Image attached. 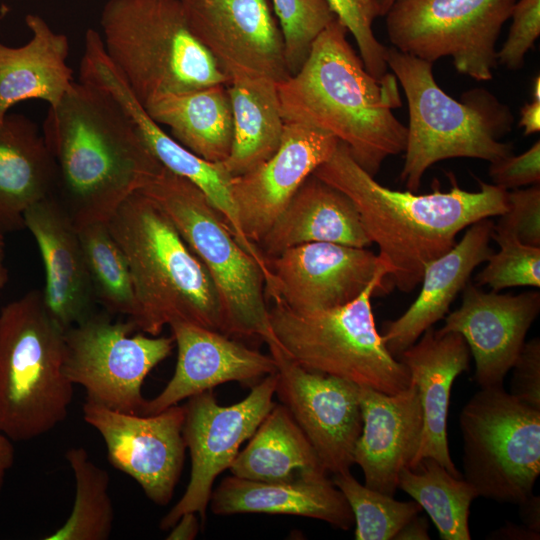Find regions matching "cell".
Wrapping results in <instances>:
<instances>
[{
	"label": "cell",
	"mask_w": 540,
	"mask_h": 540,
	"mask_svg": "<svg viewBox=\"0 0 540 540\" xmlns=\"http://www.w3.org/2000/svg\"><path fill=\"white\" fill-rule=\"evenodd\" d=\"M42 134L56 166L54 194L75 225L107 222L163 168L119 103L80 80L48 108Z\"/></svg>",
	"instance_id": "obj_1"
},
{
	"label": "cell",
	"mask_w": 540,
	"mask_h": 540,
	"mask_svg": "<svg viewBox=\"0 0 540 540\" xmlns=\"http://www.w3.org/2000/svg\"><path fill=\"white\" fill-rule=\"evenodd\" d=\"M312 174L353 201L379 248L386 280L404 293L420 284L425 266L449 251L462 230L507 209V190L483 181L476 192L461 189L454 178L447 192L439 187L428 194L387 188L355 162L341 141Z\"/></svg>",
	"instance_id": "obj_2"
},
{
	"label": "cell",
	"mask_w": 540,
	"mask_h": 540,
	"mask_svg": "<svg viewBox=\"0 0 540 540\" xmlns=\"http://www.w3.org/2000/svg\"><path fill=\"white\" fill-rule=\"evenodd\" d=\"M335 18L314 40L302 67L277 84L285 123L319 128L345 143L375 177L384 160L404 152L407 127L392 110L402 105L397 78L373 77Z\"/></svg>",
	"instance_id": "obj_3"
},
{
	"label": "cell",
	"mask_w": 540,
	"mask_h": 540,
	"mask_svg": "<svg viewBox=\"0 0 540 540\" xmlns=\"http://www.w3.org/2000/svg\"><path fill=\"white\" fill-rule=\"evenodd\" d=\"M107 226L129 265L136 329L158 336L165 325L185 321L223 333L221 304L208 271L151 198L133 193Z\"/></svg>",
	"instance_id": "obj_4"
},
{
	"label": "cell",
	"mask_w": 540,
	"mask_h": 540,
	"mask_svg": "<svg viewBox=\"0 0 540 540\" xmlns=\"http://www.w3.org/2000/svg\"><path fill=\"white\" fill-rule=\"evenodd\" d=\"M387 64L408 103L400 173L408 191H418L426 170L438 161L467 157L491 163L513 154L512 144L500 141L510 131L513 115L489 91L475 88L458 101L439 87L432 63L394 47L388 48Z\"/></svg>",
	"instance_id": "obj_5"
},
{
	"label": "cell",
	"mask_w": 540,
	"mask_h": 540,
	"mask_svg": "<svg viewBox=\"0 0 540 540\" xmlns=\"http://www.w3.org/2000/svg\"><path fill=\"white\" fill-rule=\"evenodd\" d=\"M64 332L40 290L0 311V433L12 442L38 438L68 416L74 385L64 372Z\"/></svg>",
	"instance_id": "obj_6"
},
{
	"label": "cell",
	"mask_w": 540,
	"mask_h": 540,
	"mask_svg": "<svg viewBox=\"0 0 540 540\" xmlns=\"http://www.w3.org/2000/svg\"><path fill=\"white\" fill-rule=\"evenodd\" d=\"M100 25L107 57L142 105L157 94L229 83L180 0H108Z\"/></svg>",
	"instance_id": "obj_7"
},
{
	"label": "cell",
	"mask_w": 540,
	"mask_h": 540,
	"mask_svg": "<svg viewBox=\"0 0 540 540\" xmlns=\"http://www.w3.org/2000/svg\"><path fill=\"white\" fill-rule=\"evenodd\" d=\"M385 279L381 271L355 300L327 310L295 311L272 300L268 317L278 346L311 372L387 394L408 388L409 371L387 349L372 312V296L388 291Z\"/></svg>",
	"instance_id": "obj_8"
},
{
	"label": "cell",
	"mask_w": 540,
	"mask_h": 540,
	"mask_svg": "<svg viewBox=\"0 0 540 540\" xmlns=\"http://www.w3.org/2000/svg\"><path fill=\"white\" fill-rule=\"evenodd\" d=\"M140 192L166 213L208 271L221 304L223 333L277 344L265 293L271 276L239 245L203 192L165 167Z\"/></svg>",
	"instance_id": "obj_9"
},
{
	"label": "cell",
	"mask_w": 540,
	"mask_h": 540,
	"mask_svg": "<svg viewBox=\"0 0 540 540\" xmlns=\"http://www.w3.org/2000/svg\"><path fill=\"white\" fill-rule=\"evenodd\" d=\"M463 478L478 497L519 504L540 474V409L503 389L481 388L459 416Z\"/></svg>",
	"instance_id": "obj_10"
},
{
	"label": "cell",
	"mask_w": 540,
	"mask_h": 540,
	"mask_svg": "<svg viewBox=\"0 0 540 540\" xmlns=\"http://www.w3.org/2000/svg\"><path fill=\"white\" fill-rule=\"evenodd\" d=\"M516 0H395L386 13L397 50L435 62L450 56L455 69L478 81L493 77L496 41Z\"/></svg>",
	"instance_id": "obj_11"
},
{
	"label": "cell",
	"mask_w": 540,
	"mask_h": 540,
	"mask_svg": "<svg viewBox=\"0 0 540 540\" xmlns=\"http://www.w3.org/2000/svg\"><path fill=\"white\" fill-rule=\"evenodd\" d=\"M129 320L114 322L94 313L64 332V372L86 391V400L106 408L140 414L146 399L142 385L148 374L170 354L172 335H131Z\"/></svg>",
	"instance_id": "obj_12"
},
{
	"label": "cell",
	"mask_w": 540,
	"mask_h": 540,
	"mask_svg": "<svg viewBox=\"0 0 540 540\" xmlns=\"http://www.w3.org/2000/svg\"><path fill=\"white\" fill-rule=\"evenodd\" d=\"M276 383L275 372L253 385L242 401L229 406L219 405L212 389L188 398L182 433L191 456L190 479L182 497L161 519V530L170 529L188 512L205 522L215 479L230 468L241 444L275 405Z\"/></svg>",
	"instance_id": "obj_13"
},
{
	"label": "cell",
	"mask_w": 540,
	"mask_h": 540,
	"mask_svg": "<svg viewBox=\"0 0 540 540\" xmlns=\"http://www.w3.org/2000/svg\"><path fill=\"white\" fill-rule=\"evenodd\" d=\"M84 421L104 440L107 459L134 479L156 505H167L180 479L186 452L184 405L152 415L112 410L87 401Z\"/></svg>",
	"instance_id": "obj_14"
},
{
	"label": "cell",
	"mask_w": 540,
	"mask_h": 540,
	"mask_svg": "<svg viewBox=\"0 0 540 540\" xmlns=\"http://www.w3.org/2000/svg\"><path fill=\"white\" fill-rule=\"evenodd\" d=\"M277 364L275 394L290 412L328 473L350 471L362 431L359 386L308 371L278 344H267Z\"/></svg>",
	"instance_id": "obj_15"
},
{
	"label": "cell",
	"mask_w": 540,
	"mask_h": 540,
	"mask_svg": "<svg viewBox=\"0 0 540 540\" xmlns=\"http://www.w3.org/2000/svg\"><path fill=\"white\" fill-rule=\"evenodd\" d=\"M189 28L229 81L290 73L282 32L267 0H180Z\"/></svg>",
	"instance_id": "obj_16"
},
{
	"label": "cell",
	"mask_w": 540,
	"mask_h": 540,
	"mask_svg": "<svg viewBox=\"0 0 540 540\" xmlns=\"http://www.w3.org/2000/svg\"><path fill=\"white\" fill-rule=\"evenodd\" d=\"M271 283L266 298L295 311L327 310L355 300L381 271L378 254L329 242H311L266 259Z\"/></svg>",
	"instance_id": "obj_17"
},
{
	"label": "cell",
	"mask_w": 540,
	"mask_h": 540,
	"mask_svg": "<svg viewBox=\"0 0 540 540\" xmlns=\"http://www.w3.org/2000/svg\"><path fill=\"white\" fill-rule=\"evenodd\" d=\"M338 142L319 128L285 123L278 150L256 168L232 178L231 195L250 242L256 245L261 240L305 179L331 157Z\"/></svg>",
	"instance_id": "obj_18"
},
{
	"label": "cell",
	"mask_w": 540,
	"mask_h": 540,
	"mask_svg": "<svg viewBox=\"0 0 540 540\" xmlns=\"http://www.w3.org/2000/svg\"><path fill=\"white\" fill-rule=\"evenodd\" d=\"M461 293V305L444 317L438 331L462 335L475 361L474 379L481 388L503 386L540 312V293L486 292L471 281Z\"/></svg>",
	"instance_id": "obj_19"
},
{
	"label": "cell",
	"mask_w": 540,
	"mask_h": 540,
	"mask_svg": "<svg viewBox=\"0 0 540 540\" xmlns=\"http://www.w3.org/2000/svg\"><path fill=\"white\" fill-rule=\"evenodd\" d=\"M82 77L84 81L105 90L119 103L161 165L198 187L221 214L239 245L270 273L258 247L246 238L241 229L231 195L233 177L223 162L207 161L167 134L147 114L105 53L96 52L86 60Z\"/></svg>",
	"instance_id": "obj_20"
},
{
	"label": "cell",
	"mask_w": 540,
	"mask_h": 540,
	"mask_svg": "<svg viewBox=\"0 0 540 540\" xmlns=\"http://www.w3.org/2000/svg\"><path fill=\"white\" fill-rule=\"evenodd\" d=\"M177 346L175 371L164 389L145 400L140 414L159 413L180 401L227 383L252 387L277 371L275 359L230 336L190 322L169 324Z\"/></svg>",
	"instance_id": "obj_21"
},
{
	"label": "cell",
	"mask_w": 540,
	"mask_h": 540,
	"mask_svg": "<svg viewBox=\"0 0 540 540\" xmlns=\"http://www.w3.org/2000/svg\"><path fill=\"white\" fill-rule=\"evenodd\" d=\"M362 431L353 459L364 484L394 496L400 471L412 462L422 436L423 414L417 388L387 394L359 386Z\"/></svg>",
	"instance_id": "obj_22"
},
{
	"label": "cell",
	"mask_w": 540,
	"mask_h": 540,
	"mask_svg": "<svg viewBox=\"0 0 540 540\" xmlns=\"http://www.w3.org/2000/svg\"><path fill=\"white\" fill-rule=\"evenodd\" d=\"M25 228L33 235L45 270L44 302L64 329L95 313L96 303L77 228L55 194L30 206Z\"/></svg>",
	"instance_id": "obj_23"
},
{
	"label": "cell",
	"mask_w": 540,
	"mask_h": 540,
	"mask_svg": "<svg viewBox=\"0 0 540 540\" xmlns=\"http://www.w3.org/2000/svg\"><path fill=\"white\" fill-rule=\"evenodd\" d=\"M398 357L417 388L423 414L420 444L407 467L430 457L452 475L463 477L450 456L447 418L452 384L469 367L470 351L465 339L459 333H442L430 327Z\"/></svg>",
	"instance_id": "obj_24"
},
{
	"label": "cell",
	"mask_w": 540,
	"mask_h": 540,
	"mask_svg": "<svg viewBox=\"0 0 540 540\" xmlns=\"http://www.w3.org/2000/svg\"><path fill=\"white\" fill-rule=\"evenodd\" d=\"M493 227L490 218L476 221L449 251L425 266L417 298L401 316L384 325L381 336L394 357L448 314L474 269L494 252L490 246Z\"/></svg>",
	"instance_id": "obj_25"
},
{
	"label": "cell",
	"mask_w": 540,
	"mask_h": 540,
	"mask_svg": "<svg viewBox=\"0 0 540 540\" xmlns=\"http://www.w3.org/2000/svg\"><path fill=\"white\" fill-rule=\"evenodd\" d=\"M209 505L216 515H293L321 520L342 530L354 524L346 498L324 472L287 482H261L231 475L212 491Z\"/></svg>",
	"instance_id": "obj_26"
},
{
	"label": "cell",
	"mask_w": 540,
	"mask_h": 540,
	"mask_svg": "<svg viewBox=\"0 0 540 540\" xmlns=\"http://www.w3.org/2000/svg\"><path fill=\"white\" fill-rule=\"evenodd\" d=\"M311 242L367 248L373 243L353 201L311 174L256 244L265 258Z\"/></svg>",
	"instance_id": "obj_27"
},
{
	"label": "cell",
	"mask_w": 540,
	"mask_h": 540,
	"mask_svg": "<svg viewBox=\"0 0 540 540\" xmlns=\"http://www.w3.org/2000/svg\"><path fill=\"white\" fill-rule=\"evenodd\" d=\"M30 40L20 47L0 42V123L15 104L32 99L56 106L74 83L67 64L68 37L54 31L44 18L27 14Z\"/></svg>",
	"instance_id": "obj_28"
},
{
	"label": "cell",
	"mask_w": 540,
	"mask_h": 540,
	"mask_svg": "<svg viewBox=\"0 0 540 540\" xmlns=\"http://www.w3.org/2000/svg\"><path fill=\"white\" fill-rule=\"evenodd\" d=\"M56 166L36 123L8 113L0 123V232L25 229L26 210L55 193Z\"/></svg>",
	"instance_id": "obj_29"
},
{
	"label": "cell",
	"mask_w": 540,
	"mask_h": 540,
	"mask_svg": "<svg viewBox=\"0 0 540 540\" xmlns=\"http://www.w3.org/2000/svg\"><path fill=\"white\" fill-rule=\"evenodd\" d=\"M158 124L169 127L181 145L210 162H224L231 151L233 116L227 84L161 93L143 105Z\"/></svg>",
	"instance_id": "obj_30"
},
{
	"label": "cell",
	"mask_w": 540,
	"mask_h": 540,
	"mask_svg": "<svg viewBox=\"0 0 540 540\" xmlns=\"http://www.w3.org/2000/svg\"><path fill=\"white\" fill-rule=\"evenodd\" d=\"M233 140L223 162L232 177L240 176L269 159L279 148L284 120L277 83L262 77H237L229 81Z\"/></svg>",
	"instance_id": "obj_31"
},
{
	"label": "cell",
	"mask_w": 540,
	"mask_h": 540,
	"mask_svg": "<svg viewBox=\"0 0 540 540\" xmlns=\"http://www.w3.org/2000/svg\"><path fill=\"white\" fill-rule=\"evenodd\" d=\"M229 470L232 475L261 482H287L302 475L327 473L289 410L272 407Z\"/></svg>",
	"instance_id": "obj_32"
},
{
	"label": "cell",
	"mask_w": 540,
	"mask_h": 540,
	"mask_svg": "<svg viewBox=\"0 0 540 540\" xmlns=\"http://www.w3.org/2000/svg\"><path fill=\"white\" fill-rule=\"evenodd\" d=\"M398 488L429 515L442 540H470V505L478 497L463 478L448 472L437 460L425 457L398 476Z\"/></svg>",
	"instance_id": "obj_33"
},
{
	"label": "cell",
	"mask_w": 540,
	"mask_h": 540,
	"mask_svg": "<svg viewBox=\"0 0 540 540\" xmlns=\"http://www.w3.org/2000/svg\"><path fill=\"white\" fill-rule=\"evenodd\" d=\"M75 480V500L64 524L45 540H106L114 522L108 472L89 459L83 447L65 453Z\"/></svg>",
	"instance_id": "obj_34"
},
{
	"label": "cell",
	"mask_w": 540,
	"mask_h": 540,
	"mask_svg": "<svg viewBox=\"0 0 540 540\" xmlns=\"http://www.w3.org/2000/svg\"><path fill=\"white\" fill-rule=\"evenodd\" d=\"M82 245L96 302L108 314L123 315L132 322L137 301L126 257L107 222L75 225Z\"/></svg>",
	"instance_id": "obj_35"
},
{
	"label": "cell",
	"mask_w": 540,
	"mask_h": 540,
	"mask_svg": "<svg viewBox=\"0 0 540 540\" xmlns=\"http://www.w3.org/2000/svg\"><path fill=\"white\" fill-rule=\"evenodd\" d=\"M354 517L356 540H391L422 508L416 501H397L361 484L351 473L334 475Z\"/></svg>",
	"instance_id": "obj_36"
},
{
	"label": "cell",
	"mask_w": 540,
	"mask_h": 540,
	"mask_svg": "<svg viewBox=\"0 0 540 540\" xmlns=\"http://www.w3.org/2000/svg\"><path fill=\"white\" fill-rule=\"evenodd\" d=\"M290 75L306 61L317 36L336 18L325 0H271Z\"/></svg>",
	"instance_id": "obj_37"
},
{
	"label": "cell",
	"mask_w": 540,
	"mask_h": 540,
	"mask_svg": "<svg viewBox=\"0 0 540 540\" xmlns=\"http://www.w3.org/2000/svg\"><path fill=\"white\" fill-rule=\"evenodd\" d=\"M499 251L492 253L486 266L476 275L478 286L491 291L519 286L540 287V247L529 246L506 236L492 234Z\"/></svg>",
	"instance_id": "obj_38"
},
{
	"label": "cell",
	"mask_w": 540,
	"mask_h": 540,
	"mask_svg": "<svg viewBox=\"0 0 540 540\" xmlns=\"http://www.w3.org/2000/svg\"><path fill=\"white\" fill-rule=\"evenodd\" d=\"M325 1L355 38L366 70L373 77L382 78L388 69V48L376 39L372 30L373 20L378 17L374 0Z\"/></svg>",
	"instance_id": "obj_39"
},
{
	"label": "cell",
	"mask_w": 540,
	"mask_h": 540,
	"mask_svg": "<svg viewBox=\"0 0 540 540\" xmlns=\"http://www.w3.org/2000/svg\"><path fill=\"white\" fill-rule=\"evenodd\" d=\"M493 233L540 247V185L507 191V209L494 223Z\"/></svg>",
	"instance_id": "obj_40"
},
{
	"label": "cell",
	"mask_w": 540,
	"mask_h": 540,
	"mask_svg": "<svg viewBox=\"0 0 540 540\" xmlns=\"http://www.w3.org/2000/svg\"><path fill=\"white\" fill-rule=\"evenodd\" d=\"M508 37L497 52V61L510 70L523 67L526 53L540 35V0H519L511 12Z\"/></svg>",
	"instance_id": "obj_41"
},
{
	"label": "cell",
	"mask_w": 540,
	"mask_h": 540,
	"mask_svg": "<svg viewBox=\"0 0 540 540\" xmlns=\"http://www.w3.org/2000/svg\"><path fill=\"white\" fill-rule=\"evenodd\" d=\"M492 184L504 190L535 185L540 182V141L520 155L510 154L490 163Z\"/></svg>",
	"instance_id": "obj_42"
},
{
	"label": "cell",
	"mask_w": 540,
	"mask_h": 540,
	"mask_svg": "<svg viewBox=\"0 0 540 540\" xmlns=\"http://www.w3.org/2000/svg\"><path fill=\"white\" fill-rule=\"evenodd\" d=\"M510 394L520 402L540 409V339L524 342L511 369Z\"/></svg>",
	"instance_id": "obj_43"
},
{
	"label": "cell",
	"mask_w": 540,
	"mask_h": 540,
	"mask_svg": "<svg viewBox=\"0 0 540 540\" xmlns=\"http://www.w3.org/2000/svg\"><path fill=\"white\" fill-rule=\"evenodd\" d=\"M200 530V520L194 512H188L180 518L170 528L166 537L167 540H193Z\"/></svg>",
	"instance_id": "obj_44"
},
{
	"label": "cell",
	"mask_w": 540,
	"mask_h": 540,
	"mask_svg": "<svg viewBox=\"0 0 540 540\" xmlns=\"http://www.w3.org/2000/svg\"><path fill=\"white\" fill-rule=\"evenodd\" d=\"M518 505L523 525L540 533V497L532 493Z\"/></svg>",
	"instance_id": "obj_45"
},
{
	"label": "cell",
	"mask_w": 540,
	"mask_h": 540,
	"mask_svg": "<svg viewBox=\"0 0 540 540\" xmlns=\"http://www.w3.org/2000/svg\"><path fill=\"white\" fill-rule=\"evenodd\" d=\"M489 539H512V540H538L540 533H537L525 525L519 526L514 523H506L504 526L494 530L487 537Z\"/></svg>",
	"instance_id": "obj_46"
},
{
	"label": "cell",
	"mask_w": 540,
	"mask_h": 540,
	"mask_svg": "<svg viewBox=\"0 0 540 540\" xmlns=\"http://www.w3.org/2000/svg\"><path fill=\"white\" fill-rule=\"evenodd\" d=\"M519 125L524 128L525 135H531L540 130V100L532 99L526 103L521 111Z\"/></svg>",
	"instance_id": "obj_47"
},
{
	"label": "cell",
	"mask_w": 540,
	"mask_h": 540,
	"mask_svg": "<svg viewBox=\"0 0 540 540\" xmlns=\"http://www.w3.org/2000/svg\"><path fill=\"white\" fill-rule=\"evenodd\" d=\"M428 522L425 518L415 516L396 535L394 540H428Z\"/></svg>",
	"instance_id": "obj_48"
},
{
	"label": "cell",
	"mask_w": 540,
	"mask_h": 540,
	"mask_svg": "<svg viewBox=\"0 0 540 540\" xmlns=\"http://www.w3.org/2000/svg\"><path fill=\"white\" fill-rule=\"evenodd\" d=\"M15 460V450L12 441L0 433V491L3 488L6 475Z\"/></svg>",
	"instance_id": "obj_49"
},
{
	"label": "cell",
	"mask_w": 540,
	"mask_h": 540,
	"mask_svg": "<svg viewBox=\"0 0 540 540\" xmlns=\"http://www.w3.org/2000/svg\"><path fill=\"white\" fill-rule=\"evenodd\" d=\"M6 244L4 233L0 232V295L8 282V268L5 263Z\"/></svg>",
	"instance_id": "obj_50"
},
{
	"label": "cell",
	"mask_w": 540,
	"mask_h": 540,
	"mask_svg": "<svg viewBox=\"0 0 540 540\" xmlns=\"http://www.w3.org/2000/svg\"><path fill=\"white\" fill-rule=\"evenodd\" d=\"M395 0H374L378 16H385Z\"/></svg>",
	"instance_id": "obj_51"
},
{
	"label": "cell",
	"mask_w": 540,
	"mask_h": 540,
	"mask_svg": "<svg viewBox=\"0 0 540 540\" xmlns=\"http://www.w3.org/2000/svg\"><path fill=\"white\" fill-rule=\"evenodd\" d=\"M533 99L540 100V77L537 76L533 80V89H532Z\"/></svg>",
	"instance_id": "obj_52"
},
{
	"label": "cell",
	"mask_w": 540,
	"mask_h": 540,
	"mask_svg": "<svg viewBox=\"0 0 540 540\" xmlns=\"http://www.w3.org/2000/svg\"><path fill=\"white\" fill-rule=\"evenodd\" d=\"M7 12L6 8H3L0 14V20L4 17L5 13Z\"/></svg>",
	"instance_id": "obj_53"
}]
</instances>
